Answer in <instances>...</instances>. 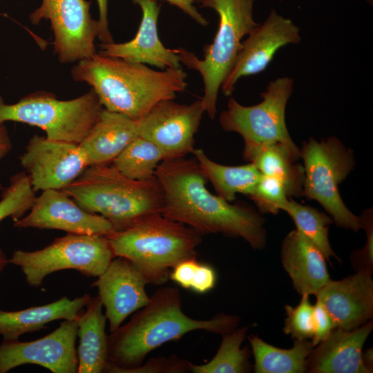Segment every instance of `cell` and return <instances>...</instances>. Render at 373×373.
Masks as SVG:
<instances>
[{
	"label": "cell",
	"mask_w": 373,
	"mask_h": 373,
	"mask_svg": "<svg viewBox=\"0 0 373 373\" xmlns=\"http://www.w3.org/2000/svg\"><path fill=\"white\" fill-rule=\"evenodd\" d=\"M155 176L163 192L162 216L202 235L222 233L241 238L254 249L265 247V219L249 204H231L211 193L195 159L162 160Z\"/></svg>",
	"instance_id": "cell-1"
},
{
	"label": "cell",
	"mask_w": 373,
	"mask_h": 373,
	"mask_svg": "<svg viewBox=\"0 0 373 373\" xmlns=\"http://www.w3.org/2000/svg\"><path fill=\"white\" fill-rule=\"evenodd\" d=\"M240 318L220 313L209 320L189 317L182 308L179 289H157L130 321L108 335V363L104 372L125 373L142 365L151 351L195 330L223 335L237 328Z\"/></svg>",
	"instance_id": "cell-2"
},
{
	"label": "cell",
	"mask_w": 373,
	"mask_h": 373,
	"mask_svg": "<svg viewBox=\"0 0 373 373\" xmlns=\"http://www.w3.org/2000/svg\"><path fill=\"white\" fill-rule=\"evenodd\" d=\"M71 74L75 81L90 86L104 108L135 121L160 102L173 99L188 85L181 67L156 70L98 52L78 61Z\"/></svg>",
	"instance_id": "cell-3"
},
{
	"label": "cell",
	"mask_w": 373,
	"mask_h": 373,
	"mask_svg": "<svg viewBox=\"0 0 373 373\" xmlns=\"http://www.w3.org/2000/svg\"><path fill=\"white\" fill-rule=\"evenodd\" d=\"M203 235L160 213L143 216L106 237L115 257L131 262L148 284L162 285L179 262L196 257Z\"/></svg>",
	"instance_id": "cell-4"
},
{
	"label": "cell",
	"mask_w": 373,
	"mask_h": 373,
	"mask_svg": "<svg viewBox=\"0 0 373 373\" xmlns=\"http://www.w3.org/2000/svg\"><path fill=\"white\" fill-rule=\"evenodd\" d=\"M84 210L109 220L115 230L149 214L160 213L163 192L156 177L136 180L112 164L88 166L62 189Z\"/></svg>",
	"instance_id": "cell-5"
},
{
	"label": "cell",
	"mask_w": 373,
	"mask_h": 373,
	"mask_svg": "<svg viewBox=\"0 0 373 373\" xmlns=\"http://www.w3.org/2000/svg\"><path fill=\"white\" fill-rule=\"evenodd\" d=\"M256 0H204L201 7L211 8L219 17L214 39L200 59L184 48L176 49L180 63L197 70L202 78L204 94L201 99L211 119L216 115L218 95L231 71L242 39L259 23L254 19Z\"/></svg>",
	"instance_id": "cell-6"
},
{
	"label": "cell",
	"mask_w": 373,
	"mask_h": 373,
	"mask_svg": "<svg viewBox=\"0 0 373 373\" xmlns=\"http://www.w3.org/2000/svg\"><path fill=\"white\" fill-rule=\"evenodd\" d=\"M104 109L91 89L70 100H60L50 93L39 91L8 104L0 95V124L6 121L37 126L50 140L79 144Z\"/></svg>",
	"instance_id": "cell-7"
},
{
	"label": "cell",
	"mask_w": 373,
	"mask_h": 373,
	"mask_svg": "<svg viewBox=\"0 0 373 373\" xmlns=\"http://www.w3.org/2000/svg\"><path fill=\"white\" fill-rule=\"evenodd\" d=\"M300 151L305 171L303 196L317 201L336 226L355 232L362 229L360 216L346 207L338 190L355 166L353 150L329 137L320 141L309 137Z\"/></svg>",
	"instance_id": "cell-8"
},
{
	"label": "cell",
	"mask_w": 373,
	"mask_h": 373,
	"mask_svg": "<svg viewBox=\"0 0 373 373\" xmlns=\"http://www.w3.org/2000/svg\"><path fill=\"white\" fill-rule=\"evenodd\" d=\"M294 88V80L279 77L269 82L260 95L262 101L246 106L231 97L219 122L227 132L238 133L244 141L243 157L249 156L260 146L279 142L287 146L300 159V149L291 139L285 122V110Z\"/></svg>",
	"instance_id": "cell-9"
},
{
	"label": "cell",
	"mask_w": 373,
	"mask_h": 373,
	"mask_svg": "<svg viewBox=\"0 0 373 373\" xmlns=\"http://www.w3.org/2000/svg\"><path fill=\"white\" fill-rule=\"evenodd\" d=\"M114 258L105 236L67 233L41 249L16 250L8 262L20 267L30 286L38 287L46 276L64 269L98 277Z\"/></svg>",
	"instance_id": "cell-10"
},
{
	"label": "cell",
	"mask_w": 373,
	"mask_h": 373,
	"mask_svg": "<svg viewBox=\"0 0 373 373\" xmlns=\"http://www.w3.org/2000/svg\"><path fill=\"white\" fill-rule=\"evenodd\" d=\"M86 0H42L29 17L37 25L49 20L54 35V53L66 64L88 58L96 52L95 39L99 31L98 20L90 13Z\"/></svg>",
	"instance_id": "cell-11"
},
{
	"label": "cell",
	"mask_w": 373,
	"mask_h": 373,
	"mask_svg": "<svg viewBox=\"0 0 373 373\" xmlns=\"http://www.w3.org/2000/svg\"><path fill=\"white\" fill-rule=\"evenodd\" d=\"M204 112L201 99L190 104L161 101L136 121L139 136L157 146L163 160L183 157L194 149Z\"/></svg>",
	"instance_id": "cell-12"
},
{
	"label": "cell",
	"mask_w": 373,
	"mask_h": 373,
	"mask_svg": "<svg viewBox=\"0 0 373 373\" xmlns=\"http://www.w3.org/2000/svg\"><path fill=\"white\" fill-rule=\"evenodd\" d=\"M77 319L64 320L56 329L35 341L3 340L0 373L27 364L42 366L52 373H77Z\"/></svg>",
	"instance_id": "cell-13"
},
{
	"label": "cell",
	"mask_w": 373,
	"mask_h": 373,
	"mask_svg": "<svg viewBox=\"0 0 373 373\" xmlns=\"http://www.w3.org/2000/svg\"><path fill=\"white\" fill-rule=\"evenodd\" d=\"M35 191L62 190L88 166L78 144L35 135L20 157Z\"/></svg>",
	"instance_id": "cell-14"
},
{
	"label": "cell",
	"mask_w": 373,
	"mask_h": 373,
	"mask_svg": "<svg viewBox=\"0 0 373 373\" xmlns=\"http://www.w3.org/2000/svg\"><path fill=\"white\" fill-rule=\"evenodd\" d=\"M300 39L299 27L271 10L265 21L242 41L233 67L222 84V93L230 96L240 78L265 70L280 48L298 44Z\"/></svg>",
	"instance_id": "cell-15"
},
{
	"label": "cell",
	"mask_w": 373,
	"mask_h": 373,
	"mask_svg": "<svg viewBox=\"0 0 373 373\" xmlns=\"http://www.w3.org/2000/svg\"><path fill=\"white\" fill-rule=\"evenodd\" d=\"M18 228L58 229L67 233L108 236L115 228L103 216L80 207L63 190L47 189L35 197L30 212L14 220Z\"/></svg>",
	"instance_id": "cell-16"
},
{
	"label": "cell",
	"mask_w": 373,
	"mask_h": 373,
	"mask_svg": "<svg viewBox=\"0 0 373 373\" xmlns=\"http://www.w3.org/2000/svg\"><path fill=\"white\" fill-rule=\"evenodd\" d=\"M148 282L140 271L128 260L115 257L91 287L105 307V316L111 332L116 330L131 314L150 300L145 286Z\"/></svg>",
	"instance_id": "cell-17"
},
{
	"label": "cell",
	"mask_w": 373,
	"mask_h": 373,
	"mask_svg": "<svg viewBox=\"0 0 373 373\" xmlns=\"http://www.w3.org/2000/svg\"><path fill=\"white\" fill-rule=\"evenodd\" d=\"M367 271L338 280H329L315 295L336 327L352 330L373 316V280Z\"/></svg>",
	"instance_id": "cell-18"
},
{
	"label": "cell",
	"mask_w": 373,
	"mask_h": 373,
	"mask_svg": "<svg viewBox=\"0 0 373 373\" xmlns=\"http://www.w3.org/2000/svg\"><path fill=\"white\" fill-rule=\"evenodd\" d=\"M142 13L135 37L124 43L102 44L99 51L102 55L121 58L128 61L149 64L164 70L180 67L177 50L166 48L157 32V20L160 6L156 0H133Z\"/></svg>",
	"instance_id": "cell-19"
},
{
	"label": "cell",
	"mask_w": 373,
	"mask_h": 373,
	"mask_svg": "<svg viewBox=\"0 0 373 373\" xmlns=\"http://www.w3.org/2000/svg\"><path fill=\"white\" fill-rule=\"evenodd\" d=\"M372 329V320L352 330L336 327L312 348L306 372L372 373L363 361V347Z\"/></svg>",
	"instance_id": "cell-20"
},
{
	"label": "cell",
	"mask_w": 373,
	"mask_h": 373,
	"mask_svg": "<svg viewBox=\"0 0 373 373\" xmlns=\"http://www.w3.org/2000/svg\"><path fill=\"white\" fill-rule=\"evenodd\" d=\"M281 262L298 294L316 295L330 280L323 253L298 229L283 239Z\"/></svg>",
	"instance_id": "cell-21"
},
{
	"label": "cell",
	"mask_w": 373,
	"mask_h": 373,
	"mask_svg": "<svg viewBox=\"0 0 373 373\" xmlns=\"http://www.w3.org/2000/svg\"><path fill=\"white\" fill-rule=\"evenodd\" d=\"M137 137L136 121L104 108L79 146L88 166L108 165Z\"/></svg>",
	"instance_id": "cell-22"
},
{
	"label": "cell",
	"mask_w": 373,
	"mask_h": 373,
	"mask_svg": "<svg viewBox=\"0 0 373 373\" xmlns=\"http://www.w3.org/2000/svg\"><path fill=\"white\" fill-rule=\"evenodd\" d=\"M90 296L86 294L70 299L63 296L56 301L18 311L0 309V334L3 340H18L23 334L39 331L57 320L77 319Z\"/></svg>",
	"instance_id": "cell-23"
},
{
	"label": "cell",
	"mask_w": 373,
	"mask_h": 373,
	"mask_svg": "<svg viewBox=\"0 0 373 373\" xmlns=\"http://www.w3.org/2000/svg\"><path fill=\"white\" fill-rule=\"evenodd\" d=\"M77 318V373H102L108 363L106 317L98 296L90 297Z\"/></svg>",
	"instance_id": "cell-24"
},
{
	"label": "cell",
	"mask_w": 373,
	"mask_h": 373,
	"mask_svg": "<svg viewBox=\"0 0 373 373\" xmlns=\"http://www.w3.org/2000/svg\"><path fill=\"white\" fill-rule=\"evenodd\" d=\"M192 153L217 195L229 202L235 200L237 193L249 196L262 175L251 162L227 166L211 160L202 149H194Z\"/></svg>",
	"instance_id": "cell-25"
},
{
	"label": "cell",
	"mask_w": 373,
	"mask_h": 373,
	"mask_svg": "<svg viewBox=\"0 0 373 373\" xmlns=\"http://www.w3.org/2000/svg\"><path fill=\"white\" fill-rule=\"evenodd\" d=\"M298 160L287 146L279 142L260 146L247 160L262 175L280 180L289 198L303 196L305 171Z\"/></svg>",
	"instance_id": "cell-26"
},
{
	"label": "cell",
	"mask_w": 373,
	"mask_h": 373,
	"mask_svg": "<svg viewBox=\"0 0 373 373\" xmlns=\"http://www.w3.org/2000/svg\"><path fill=\"white\" fill-rule=\"evenodd\" d=\"M254 356L255 373L306 372L307 358L314 346L310 340H294L289 349H281L270 345L258 336H248Z\"/></svg>",
	"instance_id": "cell-27"
},
{
	"label": "cell",
	"mask_w": 373,
	"mask_h": 373,
	"mask_svg": "<svg viewBox=\"0 0 373 373\" xmlns=\"http://www.w3.org/2000/svg\"><path fill=\"white\" fill-rule=\"evenodd\" d=\"M248 327L236 328L222 336L220 347L213 358L207 363H190L193 373H247L253 370L249 361L248 347H241Z\"/></svg>",
	"instance_id": "cell-28"
},
{
	"label": "cell",
	"mask_w": 373,
	"mask_h": 373,
	"mask_svg": "<svg viewBox=\"0 0 373 373\" xmlns=\"http://www.w3.org/2000/svg\"><path fill=\"white\" fill-rule=\"evenodd\" d=\"M282 211L289 214L294 222L296 229L323 253L329 264L332 263V258L338 260L328 238L329 228L334 222L329 215L312 207L301 204L291 198H289L283 206Z\"/></svg>",
	"instance_id": "cell-29"
},
{
	"label": "cell",
	"mask_w": 373,
	"mask_h": 373,
	"mask_svg": "<svg viewBox=\"0 0 373 373\" xmlns=\"http://www.w3.org/2000/svg\"><path fill=\"white\" fill-rule=\"evenodd\" d=\"M163 160L157 146L139 136L113 160L112 165L128 178L144 180L155 175L156 168Z\"/></svg>",
	"instance_id": "cell-30"
},
{
	"label": "cell",
	"mask_w": 373,
	"mask_h": 373,
	"mask_svg": "<svg viewBox=\"0 0 373 373\" xmlns=\"http://www.w3.org/2000/svg\"><path fill=\"white\" fill-rule=\"evenodd\" d=\"M35 199V191L26 173L22 171L10 178L0 200V222L6 218L14 220L30 209Z\"/></svg>",
	"instance_id": "cell-31"
},
{
	"label": "cell",
	"mask_w": 373,
	"mask_h": 373,
	"mask_svg": "<svg viewBox=\"0 0 373 373\" xmlns=\"http://www.w3.org/2000/svg\"><path fill=\"white\" fill-rule=\"evenodd\" d=\"M260 213L276 215L288 200L283 183L272 176L262 175L253 192L249 195Z\"/></svg>",
	"instance_id": "cell-32"
},
{
	"label": "cell",
	"mask_w": 373,
	"mask_h": 373,
	"mask_svg": "<svg viewBox=\"0 0 373 373\" xmlns=\"http://www.w3.org/2000/svg\"><path fill=\"white\" fill-rule=\"evenodd\" d=\"M298 305L285 306L286 318L283 332L294 340H310L314 332V305L311 303L309 295H301Z\"/></svg>",
	"instance_id": "cell-33"
},
{
	"label": "cell",
	"mask_w": 373,
	"mask_h": 373,
	"mask_svg": "<svg viewBox=\"0 0 373 373\" xmlns=\"http://www.w3.org/2000/svg\"><path fill=\"white\" fill-rule=\"evenodd\" d=\"M362 229L366 233L367 241L361 249L353 251L351 263L356 271L373 272V212L372 209L364 210L360 216Z\"/></svg>",
	"instance_id": "cell-34"
},
{
	"label": "cell",
	"mask_w": 373,
	"mask_h": 373,
	"mask_svg": "<svg viewBox=\"0 0 373 373\" xmlns=\"http://www.w3.org/2000/svg\"><path fill=\"white\" fill-rule=\"evenodd\" d=\"M190 363L176 355L158 356L149 358L145 363L128 370L125 373H186L191 372Z\"/></svg>",
	"instance_id": "cell-35"
},
{
	"label": "cell",
	"mask_w": 373,
	"mask_h": 373,
	"mask_svg": "<svg viewBox=\"0 0 373 373\" xmlns=\"http://www.w3.org/2000/svg\"><path fill=\"white\" fill-rule=\"evenodd\" d=\"M336 328L334 323L323 307L316 301L314 305V332L311 339L312 345L314 347L325 340Z\"/></svg>",
	"instance_id": "cell-36"
},
{
	"label": "cell",
	"mask_w": 373,
	"mask_h": 373,
	"mask_svg": "<svg viewBox=\"0 0 373 373\" xmlns=\"http://www.w3.org/2000/svg\"><path fill=\"white\" fill-rule=\"evenodd\" d=\"M217 274L214 268L207 264H198L190 289L198 294H205L216 285Z\"/></svg>",
	"instance_id": "cell-37"
},
{
	"label": "cell",
	"mask_w": 373,
	"mask_h": 373,
	"mask_svg": "<svg viewBox=\"0 0 373 373\" xmlns=\"http://www.w3.org/2000/svg\"><path fill=\"white\" fill-rule=\"evenodd\" d=\"M199 262L196 257L179 262L171 270L169 279L184 289H190L191 283Z\"/></svg>",
	"instance_id": "cell-38"
},
{
	"label": "cell",
	"mask_w": 373,
	"mask_h": 373,
	"mask_svg": "<svg viewBox=\"0 0 373 373\" xmlns=\"http://www.w3.org/2000/svg\"><path fill=\"white\" fill-rule=\"evenodd\" d=\"M108 1L97 0L99 8V31L97 38L103 43L113 42V38L108 28Z\"/></svg>",
	"instance_id": "cell-39"
},
{
	"label": "cell",
	"mask_w": 373,
	"mask_h": 373,
	"mask_svg": "<svg viewBox=\"0 0 373 373\" xmlns=\"http://www.w3.org/2000/svg\"><path fill=\"white\" fill-rule=\"evenodd\" d=\"M168 3L177 6L185 14L189 15L194 21L202 26H207L209 21L198 12L193 3L195 1H203L204 0H165Z\"/></svg>",
	"instance_id": "cell-40"
},
{
	"label": "cell",
	"mask_w": 373,
	"mask_h": 373,
	"mask_svg": "<svg viewBox=\"0 0 373 373\" xmlns=\"http://www.w3.org/2000/svg\"><path fill=\"white\" fill-rule=\"evenodd\" d=\"M12 148L8 132L4 125L0 124V160L5 157ZM3 187L0 183V190Z\"/></svg>",
	"instance_id": "cell-41"
},
{
	"label": "cell",
	"mask_w": 373,
	"mask_h": 373,
	"mask_svg": "<svg viewBox=\"0 0 373 373\" xmlns=\"http://www.w3.org/2000/svg\"><path fill=\"white\" fill-rule=\"evenodd\" d=\"M363 361L365 365L370 370L371 372L373 371V350L372 347L368 348L363 352Z\"/></svg>",
	"instance_id": "cell-42"
},
{
	"label": "cell",
	"mask_w": 373,
	"mask_h": 373,
	"mask_svg": "<svg viewBox=\"0 0 373 373\" xmlns=\"http://www.w3.org/2000/svg\"><path fill=\"white\" fill-rule=\"evenodd\" d=\"M8 263H9L8 259L7 258L3 251L0 248V274Z\"/></svg>",
	"instance_id": "cell-43"
},
{
	"label": "cell",
	"mask_w": 373,
	"mask_h": 373,
	"mask_svg": "<svg viewBox=\"0 0 373 373\" xmlns=\"http://www.w3.org/2000/svg\"><path fill=\"white\" fill-rule=\"evenodd\" d=\"M369 3L372 4L373 0H366Z\"/></svg>",
	"instance_id": "cell-44"
}]
</instances>
